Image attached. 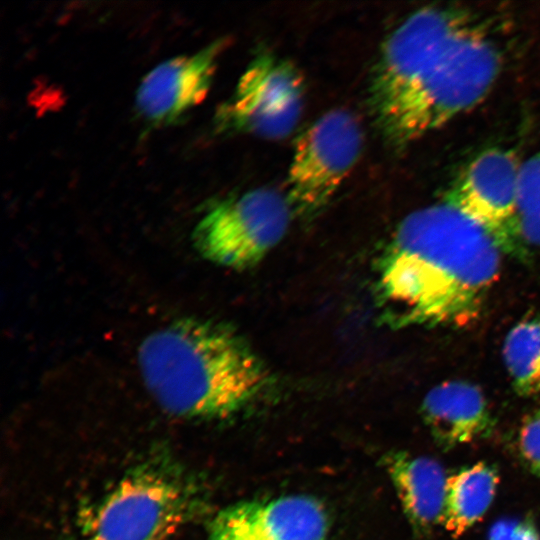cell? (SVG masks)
<instances>
[{"label": "cell", "instance_id": "obj_11", "mask_svg": "<svg viewBox=\"0 0 540 540\" xmlns=\"http://www.w3.org/2000/svg\"><path fill=\"white\" fill-rule=\"evenodd\" d=\"M421 414L435 442L443 449L486 437L493 418L482 391L466 381H447L424 397Z\"/></svg>", "mask_w": 540, "mask_h": 540}, {"label": "cell", "instance_id": "obj_17", "mask_svg": "<svg viewBox=\"0 0 540 540\" xmlns=\"http://www.w3.org/2000/svg\"><path fill=\"white\" fill-rule=\"evenodd\" d=\"M487 540H540V533L528 518H505L491 526Z\"/></svg>", "mask_w": 540, "mask_h": 540}, {"label": "cell", "instance_id": "obj_1", "mask_svg": "<svg viewBox=\"0 0 540 540\" xmlns=\"http://www.w3.org/2000/svg\"><path fill=\"white\" fill-rule=\"evenodd\" d=\"M502 66L485 20L471 8L431 5L410 14L383 43L369 93L386 109L375 121L402 148L486 97Z\"/></svg>", "mask_w": 540, "mask_h": 540}, {"label": "cell", "instance_id": "obj_8", "mask_svg": "<svg viewBox=\"0 0 540 540\" xmlns=\"http://www.w3.org/2000/svg\"><path fill=\"white\" fill-rule=\"evenodd\" d=\"M520 169L514 152L486 149L456 176L443 201L485 227L501 249L516 250L523 242L517 222Z\"/></svg>", "mask_w": 540, "mask_h": 540}, {"label": "cell", "instance_id": "obj_9", "mask_svg": "<svg viewBox=\"0 0 540 540\" xmlns=\"http://www.w3.org/2000/svg\"><path fill=\"white\" fill-rule=\"evenodd\" d=\"M329 518L308 495H285L233 504L209 527V540H327Z\"/></svg>", "mask_w": 540, "mask_h": 540}, {"label": "cell", "instance_id": "obj_15", "mask_svg": "<svg viewBox=\"0 0 540 540\" xmlns=\"http://www.w3.org/2000/svg\"><path fill=\"white\" fill-rule=\"evenodd\" d=\"M517 222L522 241L540 246V149L521 163Z\"/></svg>", "mask_w": 540, "mask_h": 540}, {"label": "cell", "instance_id": "obj_4", "mask_svg": "<svg viewBox=\"0 0 540 540\" xmlns=\"http://www.w3.org/2000/svg\"><path fill=\"white\" fill-rule=\"evenodd\" d=\"M200 505L192 482L164 464H144L100 500L83 540H169Z\"/></svg>", "mask_w": 540, "mask_h": 540}, {"label": "cell", "instance_id": "obj_10", "mask_svg": "<svg viewBox=\"0 0 540 540\" xmlns=\"http://www.w3.org/2000/svg\"><path fill=\"white\" fill-rule=\"evenodd\" d=\"M226 46L218 39L196 53L168 59L152 69L136 92V110L153 127L180 121L206 97Z\"/></svg>", "mask_w": 540, "mask_h": 540}, {"label": "cell", "instance_id": "obj_5", "mask_svg": "<svg viewBox=\"0 0 540 540\" xmlns=\"http://www.w3.org/2000/svg\"><path fill=\"white\" fill-rule=\"evenodd\" d=\"M293 216L286 196L256 188L209 206L195 226L193 241L210 262L246 269L283 239Z\"/></svg>", "mask_w": 540, "mask_h": 540}, {"label": "cell", "instance_id": "obj_2", "mask_svg": "<svg viewBox=\"0 0 540 540\" xmlns=\"http://www.w3.org/2000/svg\"><path fill=\"white\" fill-rule=\"evenodd\" d=\"M500 251L491 232L450 204L420 208L381 256V296L402 325H465L499 274Z\"/></svg>", "mask_w": 540, "mask_h": 540}, {"label": "cell", "instance_id": "obj_16", "mask_svg": "<svg viewBox=\"0 0 540 540\" xmlns=\"http://www.w3.org/2000/svg\"><path fill=\"white\" fill-rule=\"evenodd\" d=\"M518 443L525 464L533 473L540 475V409L523 422Z\"/></svg>", "mask_w": 540, "mask_h": 540}, {"label": "cell", "instance_id": "obj_6", "mask_svg": "<svg viewBox=\"0 0 540 540\" xmlns=\"http://www.w3.org/2000/svg\"><path fill=\"white\" fill-rule=\"evenodd\" d=\"M363 134L349 111L320 116L297 139L287 179L294 216L310 219L331 201L361 153Z\"/></svg>", "mask_w": 540, "mask_h": 540}, {"label": "cell", "instance_id": "obj_3", "mask_svg": "<svg viewBox=\"0 0 540 540\" xmlns=\"http://www.w3.org/2000/svg\"><path fill=\"white\" fill-rule=\"evenodd\" d=\"M144 383L168 413L223 418L248 406L270 383L263 362L230 328L183 319L150 333L138 350Z\"/></svg>", "mask_w": 540, "mask_h": 540}, {"label": "cell", "instance_id": "obj_14", "mask_svg": "<svg viewBox=\"0 0 540 540\" xmlns=\"http://www.w3.org/2000/svg\"><path fill=\"white\" fill-rule=\"evenodd\" d=\"M506 369L515 391L525 397L540 393V319L516 324L503 346Z\"/></svg>", "mask_w": 540, "mask_h": 540}, {"label": "cell", "instance_id": "obj_12", "mask_svg": "<svg viewBox=\"0 0 540 540\" xmlns=\"http://www.w3.org/2000/svg\"><path fill=\"white\" fill-rule=\"evenodd\" d=\"M384 466L416 532L423 534L440 524L448 480L442 465L426 456L393 451L384 456Z\"/></svg>", "mask_w": 540, "mask_h": 540}, {"label": "cell", "instance_id": "obj_13", "mask_svg": "<svg viewBox=\"0 0 540 540\" xmlns=\"http://www.w3.org/2000/svg\"><path fill=\"white\" fill-rule=\"evenodd\" d=\"M499 475L494 466L479 462L448 477L441 524L458 537L479 521L490 507Z\"/></svg>", "mask_w": 540, "mask_h": 540}, {"label": "cell", "instance_id": "obj_7", "mask_svg": "<svg viewBox=\"0 0 540 540\" xmlns=\"http://www.w3.org/2000/svg\"><path fill=\"white\" fill-rule=\"evenodd\" d=\"M305 84L298 68L271 51L261 50L241 75L232 96L216 113V128L267 139H282L297 126Z\"/></svg>", "mask_w": 540, "mask_h": 540}]
</instances>
